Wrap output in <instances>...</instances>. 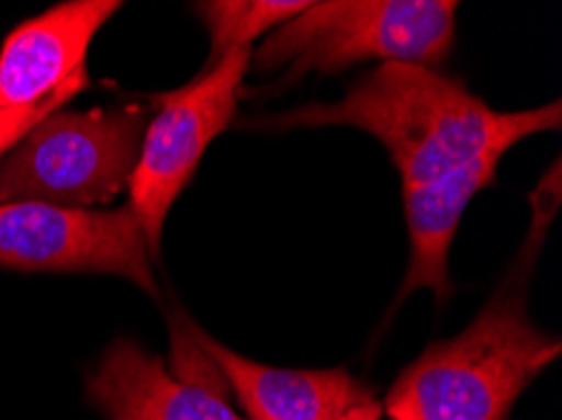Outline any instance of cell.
Segmentation results:
<instances>
[{
    "instance_id": "4",
    "label": "cell",
    "mask_w": 562,
    "mask_h": 420,
    "mask_svg": "<svg viewBox=\"0 0 562 420\" xmlns=\"http://www.w3.org/2000/svg\"><path fill=\"white\" fill-rule=\"evenodd\" d=\"M147 109L54 111L0 159V204L83 209L130 186Z\"/></svg>"
},
{
    "instance_id": "5",
    "label": "cell",
    "mask_w": 562,
    "mask_h": 420,
    "mask_svg": "<svg viewBox=\"0 0 562 420\" xmlns=\"http://www.w3.org/2000/svg\"><path fill=\"white\" fill-rule=\"evenodd\" d=\"M250 61L252 48L235 50L198 81L157 97L159 111L144 128L130 179V209L139 219L151 257H159L167 214L177 196L190 184L210 144L233 122Z\"/></svg>"
},
{
    "instance_id": "9",
    "label": "cell",
    "mask_w": 562,
    "mask_h": 420,
    "mask_svg": "<svg viewBox=\"0 0 562 420\" xmlns=\"http://www.w3.org/2000/svg\"><path fill=\"white\" fill-rule=\"evenodd\" d=\"M192 340L210 355L252 420H336L373 400L346 371H285L237 355L187 320Z\"/></svg>"
},
{
    "instance_id": "10",
    "label": "cell",
    "mask_w": 562,
    "mask_h": 420,
    "mask_svg": "<svg viewBox=\"0 0 562 420\" xmlns=\"http://www.w3.org/2000/svg\"><path fill=\"white\" fill-rule=\"evenodd\" d=\"M87 390L106 420H245L223 396L177 381L159 357L124 338L106 348Z\"/></svg>"
},
{
    "instance_id": "6",
    "label": "cell",
    "mask_w": 562,
    "mask_h": 420,
    "mask_svg": "<svg viewBox=\"0 0 562 420\" xmlns=\"http://www.w3.org/2000/svg\"><path fill=\"white\" fill-rule=\"evenodd\" d=\"M149 247L136 214L44 202L0 204V264L23 272H101L157 295Z\"/></svg>"
},
{
    "instance_id": "1",
    "label": "cell",
    "mask_w": 562,
    "mask_h": 420,
    "mask_svg": "<svg viewBox=\"0 0 562 420\" xmlns=\"http://www.w3.org/2000/svg\"><path fill=\"white\" fill-rule=\"evenodd\" d=\"M272 128L353 126L376 136L402 186L445 174L499 141L558 132L560 101L527 111H495L439 68L381 64L334 104H311L270 118Z\"/></svg>"
},
{
    "instance_id": "2",
    "label": "cell",
    "mask_w": 562,
    "mask_h": 420,
    "mask_svg": "<svg viewBox=\"0 0 562 420\" xmlns=\"http://www.w3.org/2000/svg\"><path fill=\"white\" fill-rule=\"evenodd\" d=\"M560 350V338L532 325L522 290H499L470 328L398 375L383 408L394 420H507Z\"/></svg>"
},
{
    "instance_id": "7",
    "label": "cell",
    "mask_w": 562,
    "mask_h": 420,
    "mask_svg": "<svg viewBox=\"0 0 562 420\" xmlns=\"http://www.w3.org/2000/svg\"><path fill=\"white\" fill-rule=\"evenodd\" d=\"M119 8V0H68L15 25L0 48V109L36 106L87 68L93 36Z\"/></svg>"
},
{
    "instance_id": "8",
    "label": "cell",
    "mask_w": 562,
    "mask_h": 420,
    "mask_svg": "<svg viewBox=\"0 0 562 420\" xmlns=\"http://www.w3.org/2000/svg\"><path fill=\"white\" fill-rule=\"evenodd\" d=\"M515 144L499 141L445 174L416 186H402L404 219L408 229V268L402 297L431 290L439 303L451 293L449 250L467 207L497 177L499 161Z\"/></svg>"
},
{
    "instance_id": "13",
    "label": "cell",
    "mask_w": 562,
    "mask_h": 420,
    "mask_svg": "<svg viewBox=\"0 0 562 420\" xmlns=\"http://www.w3.org/2000/svg\"><path fill=\"white\" fill-rule=\"evenodd\" d=\"M381 413H383L381 402L369 400V402H363V406H356L351 410H346V413L336 418V420H379Z\"/></svg>"
},
{
    "instance_id": "12",
    "label": "cell",
    "mask_w": 562,
    "mask_h": 420,
    "mask_svg": "<svg viewBox=\"0 0 562 420\" xmlns=\"http://www.w3.org/2000/svg\"><path fill=\"white\" fill-rule=\"evenodd\" d=\"M89 76L87 68H81L79 73H74L61 89L50 93L46 101H41L36 106L25 109H0V157H5L15 144H19L25 134L33 132L46 116L61 109L68 99H74L81 89H87Z\"/></svg>"
},
{
    "instance_id": "3",
    "label": "cell",
    "mask_w": 562,
    "mask_h": 420,
    "mask_svg": "<svg viewBox=\"0 0 562 420\" xmlns=\"http://www.w3.org/2000/svg\"><path fill=\"white\" fill-rule=\"evenodd\" d=\"M454 0H323L308 3L262 41L258 68L288 66L293 79L381 58L383 64L437 68L457 33Z\"/></svg>"
},
{
    "instance_id": "11",
    "label": "cell",
    "mask_w": 562,
    "mask_h": 420,
    "mask_svg": "<svg viewBox=\"0 0 562 420\" xmlns=\"http://www.w3.org/2000/svg\"><path fill=\"white\" fill-rule=\"evenodd\" d=\"M308 8V0H207L198 3V13L210 33L207 71L235 50L250 48L258 36L295 19Z\"/></svg>"
}]
</instances>
